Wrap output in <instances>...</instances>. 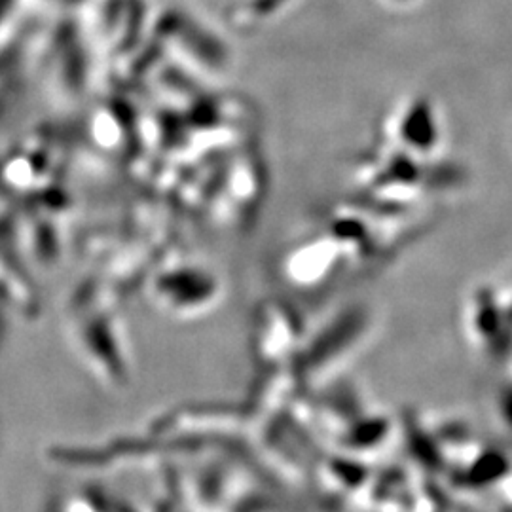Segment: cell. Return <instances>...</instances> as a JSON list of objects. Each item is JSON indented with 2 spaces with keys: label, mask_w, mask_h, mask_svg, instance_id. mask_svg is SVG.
Wrapping results in <instances>:
<instances>
[{
  "label": "cell",
  "mask_w": 512,
  "mask_h": 512,
  "mask_svg": "<svg viewBox=\"0 0 512 512\" xmlns=\"http://www.w3.org/2000/svg\"><path fill=\"white\" fill-rule=\"evenodd\" d=\"M403 135L412 147L421 148V150L433 147L437 131H435V122L427 101H418L410 109L404 120Z\"/></svg>",
  "instance_id": "6da1fadb"
},
{
  "label": "cell",
  "mask_w": 512,
  "mask_h": 512,
  "mask_svg": "<svg viewBox=\"0 0 512 512\" xmlns=\"http://www.w3.org/2000/svg\"><path fill=\"white\" fill-rule=\"evenodd\" d=\"M414 177H416V167L403 158H399V162H395L389 169L391 183H410V181H414Z\"/></svg>",
  "instance_id": "7a4b0ae2"
}]
</instances>
